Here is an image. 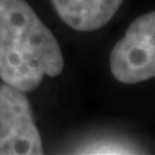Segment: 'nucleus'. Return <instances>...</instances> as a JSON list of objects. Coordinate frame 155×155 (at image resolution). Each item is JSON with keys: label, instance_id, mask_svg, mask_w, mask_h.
<instances>
[{"label": "nucleus", "instance_id": "1", "mask_svg": "<svg viewBox=\"0 0 155 155\" xmlns=\"http://www.w3.org/2000/svg\"><path fill=\"white\" fill-rule=\"evenodd\" d=\"M63 66L58 40L28 2L0 0V79L30 92L45 76H59Z\"/></svg>", "mask_w": 155, "mask_h": 155}, {"label": "nucleus", "instance_id": "2", "mask_svg": "<svg viewBox=\"0 0 155 155\" xmlns=\"http://www.w3.org/2000/svg\"><path fill=\"white\" fill-rule=\"evenodd\" d=\"M111 72L122 83H139L155 75V13H145L131 23L114 46Z\"/></svg>", "mask_w": 155, "mask_h": 155}, {"label": "nucleus", "instance_id": "3", "mask_svg": "<svg viewBox=\"0 0 155 155\" xmlns=\"http://www.w3.org/2000/svg\"><path fill=\"white\" fill-rule=\"evenodd\" d=\"M43 144L22 91L0 85V155H40Z\"/></svg>", "mask_w": 155, "mask_h": 155}, {"label": "nucleus", "instance_id": "5", "mask_svg": "<svg viewBox=\"0 0 155 155\" xmlns=\"http://www.w3.org/2000/svg\"><path fill=\"white\" fill-rule=\"evenodd\" d=\"M82 152H85V154H131L134 151H129L127 145L118 144V142L99 141V142L88 147Z\"/></svg>", "mask_w": 155, "mask_h": 155}, {"label": "nucleus", "instance_id": "4", "mask_svg": "<svg viewBox=\"0 0 155 155\" xmlns=\"http://www.w3.org/2000/svg\"><path fill=\"white\" fill-rule=\"evenodd\" d=\"M124 0H52L56 13L75 30L94 32L115 16Z\"/></svg>", "mask_w": 155, "mask_h": 155}]
</instances>
